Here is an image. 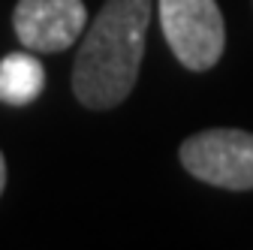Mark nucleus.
Wrapping results in <instances>:
<instances>
[{"instance_id":"obj_3","label":"nucleus","mask_w":253,"mask_h":250,"mask_svg":"<svg viewBox=\"0 0 253 250\" xmlns=\"http://www.w3.org/2000/svg\"><path fill=\"white\" fill-rule=\"evenodd\" d=\"M184 169L223 190H253V133L244 130H205L184 139Z\"/></svg>"},{"instance_id":"obj_1","label":"nucleus","mask_w":253,"mask_h":250,"mask_svg":"<svg viewBox=\"0 0 253 250\" xmlns=\"http://www.w3.org/2000/svg\"><path fill=\"white\" fill-rule=\"evenodd\" d=\"M151 0H106L76 54L73 93L87 109L121 106L139 79Z\"/></svg>"},{"instance_id":"obj_5","label":"nucleus","mask_w":253,"mask_h":250,"mask_svg":"<svg viewBox=\"0 0 253 250\" xmlns=\"http://www.w3.org/2000/svg\"><path fill=\"white\" fill-rule=\"evenodd\" d=\"M45 87V70L30 51H15L0 60V103L27 106Z\"/></svg>"},{"instance_id":"obj_2","label":"nucleus","mask_w":253,"mask_h":250,"mask_svg":"<svg viewBox=\"0 0 253 250\" xmlns=\"http://www.w3.org/2000/svg\"><path fill=\"white\" fill-rule=\"evenodd\" d=\"M160 27L178 64L211 70L226 45V24L217 0H160Z\"/></svg>"},{"instance_id":"obj_6","label":"nucleus","mask_w":253,"mask_h":250,"mask_svg":"<svg viewBox=\"0 0 253 250\" xmlns=\"http://www.w3.org/2000/svg\"><path fill=\"white\" fill-rule=\"evenodd\" d=\"M3 187H6V160L0 154V193H3Z\"/></svg>"},{"instance_id":"obj_4","label":"nucleus","mask_w":253,"mask_h":250,"mask_svg":"<svg viewBox=\"0 0 253 250\" xmlns=\"http://www.w3.org/2000/svg\"><path fill=\"white\" fill-rule=\"evenodd\" d=\"M12 24L27 51H63L82 37L87 9L82 0H18Z\"/></svg>"}]
</instances>
